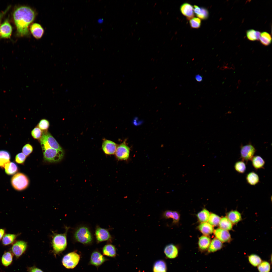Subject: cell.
Instances as JSON below:
<instances>
[{
	"instance_id": "cell-21",
	"label": "cell",
	"mask_w": 272,
	"mask_h": 272,
	"mask_svg": "<svg viewBox=\"0 0 272 272\" xmlns=\"http://www.w3.org/2000/svg\"><path fill=\"white\" fill-rule=\"evenodd\" d=\"M246 179L247 183L251 185L255 186L260 182L258 175L253 171L250 172L247 174Z\"/></svg>"
},
{
	"instance_id": "cell-20",
	"label": "cell",
	"mask_w": 272,
	"mask_h": 272,
	"mask_svg": "<svg viewBox=\"0 0 272 272\" xmlns=\"http://www.w3.org/2000/svg\"><path fill=\"white\" fill-rule=\"evenodd\" d=\"M162 216L163 218L165 219H172L174 223H177L180 218L179 214L176 211L166 210L163 213Z\"/></svg>"
},
{
	"instance_id": "cell-33",
	"label": "cell",
	"mask_w": 272,
	"mask_h": 272,
	"mask_svg": "<svg viewBox=\"0 0 272 272\" xmlns=\"http://www.w3.org/2000/svg\"><path fill=\"white\" fill-rule=\"evenodd\" d=\"M12 260L13 255L10 252H5L3 255L1 259L2 264L6 266L9 265L11 263Z\"/></svg>"
},
{
	"instance_id": "cell-28",
	"label": "cell",
	"mask_w": 272,
	"mask_h": 272,
	"mask_svg": "<svg viewBox=\"0 0 272 272\" xmlns=\"http://www.w3.org/2000/svg\"><path fill=\"white\" fill-rule=\"evenodd\" d=\"M210 243V238L206 236H202L199 239L198 245L200 249L204 251L208 248Z\"/></svg>"
},
{
	"instance_id": "cell-6",
	"label": "cell",
	"mask_w": 272,
	"mask_h": 272,
	"mask_svg": "<svg viewBox=\"0 0 272 272\" xmlns=\"http://www.w3.org/2000/svg\"><path fill=\"white\" fill-rule=\"evenodd\" d=\"M75 238L78 242L84 244L90 243L92 240L91 234L88 228L82 226L78 228L74 234Z\"/></svg>"
},
{
	"instance_id": "cell-34",
	"label": "cell",
	"mask_w": 272,
	"mask_h": 272,
	"mask_svg": "<svg viewBox=\"0 0 272 272\" xmlns=\"http://www.w3.org/2000/svg\"><path fill=\"white\" fill-rule=\"evenodd\" d=\"M17 235L16 234H5L3 237L2 240L3 244L5 246L11 244L12 243Z\"/></svg>"
},
{
	"instance_id": "cell-55",
	"label": "cell",
	"mask_w": 272,
	"mask_h": 272,
	"mask_svg": "<svg viewBox=\"0 0 272 272\" xmlns=\"http://www.w3.org/2000/svg\"><path fill=\"white\" fill-rule=\"evenodd\" d=\"M156 4H157V3H155V5H154V7H155V5H156Z\"/></svg>"
},
{
	"instance_id": "cell-12",
	"label": "cell",
	"mask_w": 272,
	"mask_h": 272,
	"mask_svg": "<svg viewBox=\"0 0 272 272\" xmlns=\"http://www.w3.org/2000/svg\"><path fill=\"white\" fill-rule=\"evenodd\" d=\"M12 28L8 19L6 20L0 27V36L2 38H10Z\"/></svg>"
},
{
	"instance_id": "cell-10",
	"label": "cell",
	"mask_w": 272,
	"mask_h": 272,
	"mask_svg": "<svg viewBox=\"0 0 272 272\" xmlns=\"http://www.w3.org/2000/svg\"><path fill=\"white\" fill-rule=\"evenodd\" d=\"M117 146L114 142L104 139L103 142L102 148L105 154L108 155H113L115 153Z\"/></svg>"
},
{
	"instance_id": "cell-7",
	"label": "cell",
	"mask_w": 272,
	"mask_h": 272,
	"mask_svg": "<svg viewBox=\"0 0 272 272\" xmlns=\"http://www.w3.org/2000/svg\"><path fill=\"white\" fill-rule=\"evenodd\" d=\"M80 259V256L75 252L67 254L63 257L62 263L63 266L67 268H74L78 264Z\"/></svg>"
},
{
	"instance_id": "cell-2",
	"label": "cell",
	"mask_w": 272,
	"mask_h": 272,
	"mask_svg": "<svg viewBox=\"0 0 272 272\" xmlns=\"http://www.w3.org/2000/svg\"><path fill=\"white\" fill-rule=\"evenodd\" d=\"M39 140L42 150L51 148L63 151L55 139L47 131L43 132L42 135Z\"/></svg>"
},
{
	"instance_id": "cell-30",
	"label": "cell",
	"mask_w": 272,
	"mask_h": 272,
	"mask_svg": "<svg viewBox=\"0 0 272 272\" xmlns=\"http://www.w3.org/2000/svg\"><path fill=\"white\" fill-rule=\"evenodd\" d=\"M259 40L262 44L264 46H267L271 43L272 37L269 33L264 31L261 33Z\"/></svg>"
},
{
	"instance_id": "cell-50",
	"label": "cell",
	"mask_w": 272,
	"mask_h": 272,
	"mask_svg": "<svg viewBox=\"0 0 272 272\" xmlns=\"http://www.w3.org/2000/svg\"><path fill=\"white\" fill-rule=\"evenodd\" d=\"M261 32L258 31H256V40L258 41L259 40L261 34Z\"/></svg>"
},
{
	"instance_id": "cell-39",
	"label": "cell",
	"mask_w": 272,
	"mask_h": 272,
	"mask_svg": "<svg viewBox=\"0 0 272 272\" xmlns=\"http://www.w3.org/2000/svg\"><path fill=\"white\" fill-rule=\"evenodd\" d=\"M270 266L268 262L264 261L258 266V269L259 272H269Z\"/></svg>"
},
{
	"instance_id": "cell-46",
	"label": "cell",
	"mask_w": 272,
	"mask_h": 272,
	"mask_svg": "<svg viewBox=\"0 0 272 272\" xmlns=\"http://www.w3.org/2000/svg\"><path fill=\"white\" fill-rule=\"evenodd\" d=\"M10 7V6H9L5 10L0 13V24L2 18L8 11Z\"/></svg>"
},
{
	"instance_id": "cell-8",
	"label": "cell",
	"mask_w": 272,
	"mask_h": 272,
	"mask_svg": "<svg viewBox=\"0 0 272 272\" xmlns=\"http://www.w3.org/2000/svg\"><path fill=\"white\" fill-rule=\"evenodd\" d=\"M256 152L254 147L251 144L241 147L240 155L242 160L245 161L247 163L248 162L251 160Z\"/></svg>"
},
{
	"instance_id": "cell-44",
	"label": "cell",
	"mask_w": 272,
	"mask_h": 272,
	"mask_svg": "<svg viewBox=\"0 0 272 272\" xmlns=\"http://www.w3.org/2000/svg\"><path fill=\"white\" fill-rule=\"evenodd\" d=\"M33 148L32 146L29 144H25L23 147L22 153L26 156L29 155L32 152Z\"/></svg>"
},
{
	"instance_id": "cell-19",
	"label": "cell",
	"mask_w": 272,
	"mask_h": 272,
	"mask_svg": "<svg viewBox=\"0 0 272 272\" xmlns=\"http://www.w3.org/2000/svg\"><path fill=\"white\" fill-rule=\"evenodd\" d=\"M193 7L194 12L197 17L203 20L208 19L209 14L207 9L204 7H199L196 5H194Z\"/></svg>"
},
{
	"instance_id": "cell-3",
	"label": "cell",
	"mask_w": 272,
	"mask_h": 272,
	"mask_svg": "<svg viewBox=\"0 0 272 272\" xmlns=\"http://www.w3.org/2000/svg\"><path fill=\"white\" fill-rule=\"evenodd\" d=\"M11 182L14 188L18 191L25 189L28 187L29 183L27 177L21 173H17L13 176L11 178Z\"/></svg>"
},
{
	"instance_id": "cell-25",
	"label": "cell",
	"mask_w": 272,
	"mask_h": 272,
	"mask_svg": "<svg viewBox=\"0 0 272 272\" xmlns=\"http://www.w3.org/2000/svg\"><path fill=\"white\" fill-rule=\"evenodd\" d=\"M198 227L202 233L205 235L212 233L214 231L213 226L209 223L206 222L202 223L199 225Z\"/></svg>"
},
{
	"instance_id": "cell-1",
	"label": "cell",
	"mask_w": 272,
	"mask_h": 272,
	"mask_svg": "<svg viewBox=\"0 0 272 272\" xmlns=\"http://www.w3.org/2000/svg\"><path fill=\"white\" fill-rule=\"evenodd\" d=\"M35 16V12L29 7L21 6L15 9L13 17L18 36L23 37L29 35L28 27Z\"/></svg>"
},
{
	"instance_id": "cell-14",
	"label": "cell",
	"mask_w": 272,
	"mask_h": 272,
	"mask_svg": "<svg viewBox=\"0 0 272 272\" xmlns=\"http://www.w3.org/2000/svg\"><path fill=\"white\" fill-rule=\"evenodd\" d=\"M95 235L96 240L99 242L109 240L111 238L110 234L107 230L100 227L96 228Z\"/></svg>"
},
{
	"instance_id": "cell-52",
	"label": "cell",
	"mask_w": 272,
	"mask_h": 272,
	"mask_svg": "<svg viewBox=\"0 0 272 272\" xmlns=\"http://www.w3.org/2000/svg\"><path fill=\"white\" fill-rule=\"evenodd\" d=\"M220 69L222 70H225V69L224 66L221 67Z\"/></svg>"
},
{
	"instance_id": "cell-45",
	"label": "cell",
	"mask_w": 272,
	"mask_h": 272,
	"mask_svg": "<svg viewBox=\"0 0 272 272\" xmlns=\"http://www.w3.org/2000/svg\"><path fill=\"white\" fill-rule=\"evenodd\" d=\"M26 158V156L22 152L17 154L15 156V160L17 163L22 164L23 163Z\"/></svg>"
},
{
	"instance_id": "cell-40",
	"label": "cell",
	"mask_w": 272,
	"mask_h": 272,
	"mask_svg": "<svg viewBox=\"0 0 272 272\" xmlns=\"http://www.w3.org/2000/svg\"><path fill=\"white\" fill-rule=\"evenodd\" d=\"M50 125L49 121L47 119H41L38 123L37 126L43 132L46 131Z\"/></svg>"
},
{
	"instance_id": "cell-42",
	"label": "cell",
	"mask_w": 272,
	"mask_h": 272,
	"mask_svg": "<svg viewBox=\"0 0 272 272\" xmlns=\"http://www.w3.org/2000/svg\"><path fill=\"white\" fill-rule=\"evenodd\" d=\"M189 20V24L192 28H198L200 27L201 25V21L199 18L193 17Z\"/></svg>"
},
{
	"instance_id": "cell-27",
	"label": "cell",
	"mask_w": 272,
	"mask_h": 272,
	"mask_svg": "<svg viewBox=\"0 0 272 272\" xmlns=\"http://www.w3.org/2000/svg\"><path fill=\"white\" fill-rule=\"evenodd\" d=\"M167 269L166 263L162 260L157 261L153 265V272H166Z\"/></svg>"
},
{
	"instance_id": "cell-9",
	"label": "cell",
	"mask_w": 272,
	"mask_h": 272,
	"mask_svg": "<svg viewBox=\"0 0 272 272\" xmlns=\"http://www.w3.org/2000/svg\"><path fill=\"white\" fill-rule=\"evenodd\" d=\"M130 149L125 140L123 143L117 146L115 152L117 158L119 160H125L129 156Z\"/></svg>"
},
{
	"instance_id": "cell-51",
	"label": "cell",
	"mask_w": 272,
	"mask_h": 272,
	"mask_svg": "<svg viewBox=\"0 0 272 272\" xmlns=\"http://www.w3.org/2000/svg\"><path fill=\"white\" fill-rule=\"evenodd\" d=\"M229 69H231L232 70H234L235 69V67L233 64H232L231 65V66Z\"/></svg>"
},
{
	"instance_id": "cell-35",
	"label": "cell",
	"mask_w": 272,
	"mask_h": 272,
	"mask_svg": "<svg viewBox=\"0 0 272 272\" xmlns=\"http://www.w3.org/2000/svg\"><path fill=\"white\" fill-rule=\"evenodd\" d=\"M210 213L209 211L205 209H204L198 213L197 217L199 221L202 222H206L209 219Z\"/></svg>"
},
{
	"instance_id": "cell-4",
	"label": "cell",
	"mask_w": 272,
	"mask_h": 272,
	"mask_svg": "<svg viewBox=\"0 0 272 272\" xmlns=\"http://www.w3.org/2000/svg\"><path fill=\"white\" fill-rule=\"evenodd\" d=\"M44 160L50 162H57L61 160L64 155L63 151L52 148L42 150Z\"/></svg>"
},
{
	"instance_id": "cell-32",
	"label": "cell",
	"mask_w": 272,
	"mask_h": 272,
	"mask_svg": "<svg viewBox=\"0 0 272 272\" xmlns=\"http://www.w3.org/2000/svg\"><path fill=\"white\" fill-rule=\"evenodd\" d=\"M219 225L220 228L227 230L231 229L232 227V223L225 217L221 219Z\"/></svg>"
},
{
	"instance_id": "cell-13",
	"label": "cell",
	"mask_w": 272,
	"mask_h": 272,
	"mask_svg": "<svg viewBox=\"0 0 272 272\" xmlns=\"http://www.w3.org/2000/svg\"><path fill=\"white\" fill-rule=\"evenodd\" d=\"M180 11L187 19L190 20L194 17V16L193 6L188 3H184L180 7Z\"/></svg>"
},
{
	"instance_id": "cell-23",
	"label": "cell",
	"mask_w": 272,
	"mask_h": 272,
	"mask_svg": "<svg viewBox=\"0 0 272 272\" xmlns=\"http://www.w3.org/2000/svg\"><path fill=\"white\" fill-rule=\"evenodd\" d=\"M251 161L252 166L256 169L264 168L265 161L261 156L258 155L254 156Z\"/></svg>"
},
{
	"instance_id": "cell-5",
	"label": "cell",
	"mask_w": 272,
	"mask_h": 272,
	"mask_svg": "<svg viewBox=\"0 0 272 272\" xmlns=\"http://www.w3.org/2000/svg\"><path fill=\"white\" fill-rule=\"evenodd\" d=\"M68 228L63 234H55L52 240V245L54 251L59 253L64 250L67 246L66 234Z\"/></svg>"
},
{
	"instance_id": "cell-16",
	"label": "cell",
	"mask_w": 272,
	"mask_h": 272,
	"mask_svg": "<svg viewBox=\"0 0 272 272\" xmlns=\"http://www.w3.org/2000/svg\"><path fill=\"white\" fill-rule=\"evenodd\" d=\"M30 30L33 36L37 39L41 38L43 36L44 30L41 25L37 23H34L30 27Z\"/></svg>"
},
{
	"instance_id": "cell-53",
	"label": "cell",
	"mask_w": 272,
	"mask_h": 272,
	"mask_svg": "<svg viewBox=\"0 0 272 272\" xmlns=\"http://www.w3.org/2000/svg\"><path fill=\"white\" fill-rule=\"evenodd\" d=\"M241 81L240 80H239L238 81V84H240L241 83Z\"/></svg>"
},
{
	"instance_id": "cell-37",
	"label": "cell",
	"mask_w": 272,
	"mask_h": 272,
	"mask_svg": "<svg viewBox=\"0 0 272 272\" xmlns=\"http://www.w3.org/2000/svg\"><path fill=\"white\" fill-rule=\"evenodd\" d=\"M234 167L235 170L240 174L244 173L246 170V164L242 160L236 162L234 164Z\"/></svg>"
},
{
	"instance_id": "cell-15",
	"label": "cell",
	"mask_w": 272,
	"mask_h": 272,
	"mask_svg": "<svg viewBox=\"0 0 272 272\" xmlns=\"http://www.w3.org/2000/svg\"><path fill=\"white\" fill-rule=\"evenodd\" d=\"M106 260L105 258L99 252L95 251L92 254L90 258V263L98 266L101 265Z\"/></svg>"
},
{
	"instance_id": "cell-43",
	"label": "cell",
	"mask_w": 272,
	"mask_h": 272,
	"mask_svg": "<svg viewBox=\"0 0 272 272\" xmlns=\"http://www.w3.org/2000/svg\"><path fill=\"white\" fill-rule=\"evenodd\" d=\"M256 30L251 29L248 30L246 32V35L248 39L251 41L256 40Z\"/></svg>"
},
{
	"instance_id": "cell-11",
	"label": "cell",
	"mask_w": 272,
	"mask_h": 272,
	"mask_svg": "<svg viewBox=\"0 0 272 272\" xmlns=\"http://www.w3.org/2000/svg\"><path fill=\"white\" fill-rule=\"evenodd\" d=\"M27 246V244L25 242L18 241L13 245L12 248V252L17 258H18L25 251Z\"/></svg>"
},
{
	"instance_id": "cell-29",
	"label": "cell",
	"mask_w": 272,
	"mask_h": 272,
	"mask_svg": "<svg viewBox=\"0 0 272 272\" xmlns=\"http://www.w3.org/2000/svg\"><path fill=\"white\" fill-rule=\"evenodd\" d=\"M103 252L104 255L110 257H114L116 254L115 247L110 244L105 245L103 248Z\"/></svg>"
},
{
	"instance_id": "cell-36",
	"label": "cell",
	"mask_w": 272,
	"mask_h": 272,
	"mask_svg": "<svg viewBox=\"0 0 272 272\" xmlns=\"http://www.w3.org/2000/svg\"><path fill=\"white\" fill-rule=\"evenodd\" d=\"M248 259L250 263L254 266H258L262 262L260 257L257 255L252 254L249 255Z\"/></svg>"
},
{
	"instance_id": "cell-54",
	"label": "cell",
	"mask_w": 272,
	"mask_h": 272,
	"mask_svg": "<svg viewBox=\"0 0 272 272\" xmlns=\"http://www.w3.org/2000/svg\"><path fill=\"white\" fill-rule=\"evenodd\" d=\"M159 13L160 14H161L162 13V12H161V10H160Z\"/></svg>"
},
{
	"instance_id": "cell-38",
	"label": "cell",
	"mask_w": 272,
	"mask_h": 272,
	"mask_svg": "<svg viewBox=\"0 0 272 272\" xmlns=\"http://www.w3.org/2000/svg\"><path fill=\"white\" fill-rule=\"evenodd\" d=\"M221 218L217 215L211 213L208 220V222L212 226H216L219 224Z\"/></svg>"
},
{
	"instance_id": "cell-24",
	"label": "cell",
	"mask_w": 272,
	"mask_h": 272,
	"mask_svg": "<svg viewBox=\"0 0 272 272\" xmlns=\"http://www.w3.org/2000/svg\"><path fill=\"white\" fill-rule=\"evenodd\" d=\"M222 246L223 244L221 242L217 239H214L210 243L208 248V252L210 253L216 251L221 249Z\"/></svg>"
},
{
	"instance_id": "cell-49",
	"label": "cell",
	"mask_w": 272,
	"mask_h": 272,
	"mask_svg": "<svg viewBox=\"0 0 272 272\" xmlns=\"http://www.w3.org/2000/svg\"><path fill=\"white\" fill-rule=\"evenodd\" d=\"M5 230L4 229H0V240H1L5 235Z\"/></svg>"
},
{
	"instance_id": "cell-17",
	"label": "cell",
	"mask_w": 272,
	"mask_h": 272,
	"mask_svg": "<svg viewBox=\"0 0 272 272\" xmlns=\"http://www.w3.org/2000/svg\"><path fill=\"white\" fill-rule=\"evenodd\" d=\"M214 233L217 239L222 242H228L231 238L230 235L228 231L220 228L216 229L214 231Z\"/></svg>"
},
{
	"instance_id": "cell-31",
	"label": "cell",
	"mask_w": 272,
	"mask_h": 272,
	"mask_svg": "<svg viewBox=\"0 0 272 272\" xmlns=\"http://www.w3.org/2000/svg\"><path fill=\"white\" fill-rule=\"evenodd\" d=\"M227 218L233 223H235L240 221L241 219L240 213L236 211L229 212L227 215Z\"/></svg>"
},
{
	"instance_id": "cell-18",
	"label": "cell",
	"mask_w": 272,
	"mask_h": 272,
	"mask_svg": "<svg viewBox=\"0 0 272 272\" xmlns=\"http://www.w3.org/2000/svg\"><path fill=\"white\" fill-rule=\"evenodd\" d=\"M164 252L166 256L169 259H174L178 256V251L177 247L174 244L167 245L165 247Z\"/></svg>"
},
{
	"instance_id": "cell-41",
	"label": "cell",
	"mask_w": 272,
	"mask_h": 272,
	"mask_svg": "<svg viewBox=\"0 0 272 272\" xmlns=\"http://www.w3.org/2000/svg\"><path fill=\"white\" fill-rule=\"evenodd\" d=\"M43 131L38 127H35L31 131V135L35 139H40L43 135Z\"/></svg>"
},
{
	"instance_id": "cell-26",
	"label": "cell",
	"mask_w": 272,
	"mask_h": 272,
	"mask_svg": "<svg viewBox=\"0 0 272 272\" xmlns=\"http://www.w3.org/2000/svg\"><path fill=\"white\" fill-rule=\"evenodd\" d=\"M4 168L6 173L9 175H12L15 174L18 170L17 165L13 162H10L6 164Z\"/></svg>"
},
{
	"instance_id": "cell-22",
	"label": "cell",
	"mask_w": 272,
	"mask_h": 272,
	"mask_svg": "<svg viewBox=\"0 0 272 272\" xmlns=\"http://www.w3.org/2000/svg\"><path fill=\"white\" fill-rule=\"evenodd\" d=\"M11 155L8 151L5 150H0V167L4 168L5 165L10 161Z\"/></svg>"
},
{
	"instance_id": "cell-48",
	"label": "cell",
	"mask_w": 272,
	"mask_h": 272,
	"mask_svg": "<svg viewBox=\"0 0 272 272\" xmlns=\"http://www.w3.org/2000/svg\"><path fill=\"white\" fill-rule=\"evenodd\" d=\"M196 80L198 82H201L202 81L203 78L199 74H197L195 76Z\"/></svg>"
},
{
	"instance_id": "cell-47",
	"label": "cell",
	"mask_w": 272,
	"mask_h": 272,
	"mask_svg": "<svg viewBox=\"0 0 272 272\" xmlns=\"http://www.w3.org/2000/svg\"><path fill=\"white\" fill-rule=\"evenodd\" d=\"M29 272H44L41 269L35 267L30 268Z\"/></svg>"
}]
</instances>
